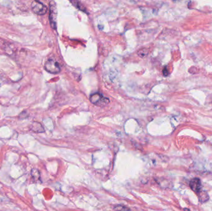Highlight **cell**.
Returning a JSON list of instances; mask_svg holds the SVG:
<instances>
[{
	"instance_id": "obj_1",
	"label": "cell",
	"mask_w": 212,
	"mask_h": 211,
	"mask_svg": "<svg viewBox=\"0 0 212 211\" xmlns=\"http://www.w3.org/2000/svg\"><path fill=\"white\" fill-rule=\"evenodd\" d=\"M89 100H90V102L92 104L96 105L99 107L105 106V105H107L110 102L108 98L105 97L101 93L99 92L91 94Z\"/></svg>"
},
{
	"instance_id": "obj_2",
	"label": "cell",
	"mask_w": 212,
	"mask_h": 211,
	"mask_svg": "<svg viewBox=\"0 0 212 211\" xmlns=\"http://www.w3.org/2000/svg\"><path fill=\"white\" fill-rule=\"evenodd\" d=\"M45 69H46V70L48 72V73L54 74L59 73L61 71L60 66L58 62L52 59H48L46 62V64H45Z\"/></svg>"
},
{
	"instance_id": "obj_3",
	"label": "cell",
	"mask_w": 212,
	"mask_h": 211,
	"mask_svg": "<svg viewBox=\"0 0 212 211\" xmlns=\"http://www.w3.org/2000/svg\"><path fill=\"white\" fill-rule=\"evenodd\" d=\"M31 8L33 12L37 15L42 16L47 12V7L42 3L38 1H33L31 3Z\"/></svg>"
},
{
	"instance_id": "obj_4",
	"label": "cell",
	"mask_w": 212,
	"mask_h": 211,
	"mask_svg": "<svg viewBox=\"0 0 212 211\" xmlns=\"http://www.w3.org/2000/svg\"><path fill=\"white\" fill-rule=\"evenodd\" d=\"M49 19L51 27L53 29H56V19H57V8L53 2L50 3Z\"/></svg>"
},
{
	"instance_id": "obj_5",
	"label": "cell",
	"mask_w": 212,
	"mask_h": 211,
	"mask_svg": "<svg viewBox=\"0 0 212 211\" xmlns=\"http://www.w3.org/2000/svg\"><path fill=\"white\" fill-rule=\"evenodd\" d=\"M189 185L192 190L197 194L202 190V183H201V180L198 178H194L192 179L189 183Z\"/></svg>"
},
{
	"instance_id": "obj_6",
	"label": "cell",
	"mask_w": 212,
	"mask_h": 211,
	"mask_svg": "<svg viewBox=\"0 0 212 211\" xmlns=\"http://www.w3.org/2000/svg\"><path fill=\"white\" fill-rule=\"evenodd\" d=\"M31 130L35 132H43L44 128L42 125L38 122H33L31 126Z\"/></svg>"
},
{
	"instance_id": "obj_7",
	"label": "cell",
	"mask_w": 212,
	"mask_h": 211,
	"mask_svg": "<svg viewBox=\"0 0 212 211\" xmlns=\"http://www.w3.org/2000/svg\"><path fill=\"white\" fill-rule=\"evenodd\" d=\"M197 194H198L199 201L200 203H204L207 202L209 200L208 194L206 191L202 190L198 193H197Z\"/></svg>"
},
{
	"instance_id": "obj_8",
	"label": "cell",
	"mask_w": 212,
	"mask_h": 211,
	"mask_svg": "<svg viewBox=\"0 0 212 211\" xmlns=\"http://www.w3.org/2000/svg\"><path fill=\"white\" fill-rule=\"evenodd\" d=\"M114 209L115 211H131V210L128 207L122 204H118L115 205Z\"/></svg>"
},
{
	"instance_id": "obj_9",
	"label": "cell",
	"mask_w": 212,
	"mask_h": 211,
	"mask_svg": "<svg viewBox=\"0 0 212 211\" xmlns=\"http://www.w3.org/2000/svg\"><path fill=\"white\" fill-rule=\"evenodd\" d=\"M137 53H138L139 57H140L142 58H144V57H145L148 55V49H147V48L140 49L138 52Z\"/></svg>"
},
{
	"instance_id": "obj_10",
	"label": "cell",
	"mask_w": 212,
	"mask_h": 211,
	"mask_svg": "<svg viewBox=\"0 0 212 211\" xmlns=\"http://www.w3.org/2000/svg\"><path fill=\"white\" fill-rule=\"evenodd\" d=\"M156 181H157V183H158V184H159L161 186L167 188V186H169V184H168V183H168V181L166 180H164V179H163V178H161V179L156 180Z\"/></svg>"
},
{
	"instance_id": "obj_11",
	"label": "cell",
	"mask_w": 212,
	"mask_h": 211,
	"mask_svg": "<svg viewBox=\"0 0 212 211\" xmlns=\"http://www.w3.org/2000/svg\"><path fill=\"white\" fill-rule=\"evenodd\" d=\"M75 3H76V5H75L76 7H77L78 9H80L81 11H83L86 13V11H85V10H86L85 8L84 7V6H83V5L81 3H80V2H78V1H76V2H75Z\"/></svg>"
},
{
	"instance_id": "obj_12",
	"label": "cell",
	"mask_w": 212,
	"mask_h": 211,
	"mask_svg": "<svg viewBox=\"0 0 212 211\" xmlns=\"http://www.w3.org/2000/svg\"><path fill=\"white\" fill-rule=\"evenodd\" d=\"M163 75L164 76H167L169 75V72H168V70L166 68H165L164 69H163Z\"/></svg>"
},
{
	"instance_id": "obj_13",
	"label": "cell",
	"mask_w": 212,
	"mask_h": 211,
	"mask_svg": "<svg viewBox=\"0 0 212 211\" xmlns=\"http://www.w3.org/2000/svg\"><path fill=\"white\" fill-rule=\"evenodd\" d=\"M184 211H191V210H190L189 209H187V208H184Z\"/></svg>"
}]
</instances>
